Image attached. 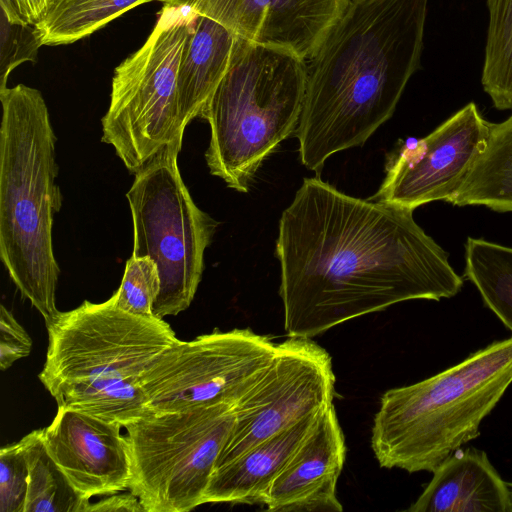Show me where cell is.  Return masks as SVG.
Instances as JSON below:
<instances>
[{"instance_id": "44dd1931", "label": "cell", "mask_w": 512, "mask_h": 512, "mask_svg": "<svg viewBox=\"0 0 512 512\" xmlns=\"http://www.w3.org/2000/svg\"><path fill=\"white\" fill-rule=\"evenodd\" d=\"M465 259L466 277L485 305L512 332V248L469 237Z\"/></svg>"}, {"instance_id": "ba28073f", "label": "cell", "mask_w": 512, "mask_h": 512, "mask_svg": "<svg viewBox=\"0 0 512 512\" xmlns=\"http://www.w3.org/2000/svg\"><path fill=\"white\" fill-rule=\"evenodd\" d=\"M198 14L164 4L145 43L115 68L102 142L137 174L178 132L177 79L183 50Z\"/></svg>"}, {"instance_id": "6da1fadb", "label": "cell", "mask_w": 512, "mask_h": 512, "mask_svg": "<svg viewBox=\"0 0 512 512\" xmlns=\"http://www.w3.org/2000/svg\"><path fill=\"white\" fill-rule=\"evenodd\" d=\"M413 211L305 178L276 242L287 335L312 338L400 302L455 296L463 279Z\"/></svg>"}, {"instance_id": "7a4b0ae2", "label": "cell", "mask_w": 512, "mask_h": 512, "mask_svg": "<svg viewBox=\"0 0 512 512\" xmlns=\"http://www.w3.org/2000/svg\"><path fill=\"white\" fill-rule=\"evenodd\" d=\"M428 0H351L307 65L295 131L302 164L320 171L363 145L394 113L420 67Z\"/></svg>"}, {"instance_id": "ac0fdd59", "label": "cell", "mask_w": 512, "mask_h": 512, "mask_svg": "<svg viewBox=\"0 0 512 512\" xmlns=\"http://www.w3.org/2000/svg\"><path fill=\"white\" fill-rule=\"evenodd\" d=\"M240 37L215 20L198 15L187 38L177 79L178 132L199 117L226 74Z\"/></svg>"}, {"instance_id": "d4e9b609", "label": "cell", "mask_w": 512, "mask_h": 512, "mask_svg": "<svg viewBox=\"0 0 512 512\" xmlns=\"http://www.w3.org/2000/svg\"><path fill=\"white\" fill-rule=\"evenodd\" d=\"M160 291L156 263L149 257L127 260L122 282L113 294L116 305L131 314L153 317V305Z\"/></svg>"}, {"instance_id": "cb8c5ba5", "label": "cell", "mask_w": 512, "mask_h": 512, "mask_svg": "<svg viewBox=\"0 0 512 512\" xmlns=\"http://www.w3.org/2000/svg\"><path fill=\"white\" fill-rule=\"evenodd\" d=\"M0 91L11 72L24 62H36L43 45L35 24L27 22L13 0H0Z\"/></svg>"}, {"instance_id": "7c38bea8", "label": "cell", "mask_w": 512, "mask_h": 512, "mask_svg": "<svg viewBox=\"0 0 512 512\" xmlns=\"http://www.w3.org/2000/svg\"><path fill=\"white\" fill-rule=\"evenodd\" d=\"M491 124L474 102L468 103L426 137L397 147L369 199L412 210L433 201L451 202L482 153Z\"/></svg>"}, {"instance_id": "d6986e66", "label": "cell", "mask_w": 512, "mask_h": 512, "mask_svg": "<svg viewBox=\"0 0 512 512\" xmlns=\"http://www.w3.org/2000/svg\"><path fill=\"white\" fill-rule=\"evenodd\" d=\"M450 203L512 212V114L491 124L482 153Z\"/></svg>"}, {"instance_id": "7402d4cb", "label": "cell", "mask_w": 512, "mask_h": 512, "mask_svg": "<svg viewBox=\"0 0 512 512\" xmlns=\"http://www.w3.org/2000/svg\"><path fill=\"white\" fill-rule=\"evenodd\" d=\"M29 468L24 512H87L90 501L74 491L50 457L43 440V429L21 439Z\"/></svg>"}, {"instance_id": "5b68a950", "label": "cell", "mask_w": 512, "mask_h": 512, "mask_svg": "<svg viewBox=\"0 0 512 512\" xmlns=\"http://www.w3.org/2000/svg\"><path fill=\"white\" fill-rule=\"evenodd\" d=\"M512 384V337L417 383L387 390L373 420L380 467L433 472L464 444Z\"/></svg>"}, {"instance_id": "52a82bcc", "label": "cell", "mask_w": 512, "mask_h": 512, "mask_svg": "<svg viewBox=\"0 0 512 512\" xmlns=\"http://www.w3.org/2000/svg\"><path fill=\"white\" fill-rule=\"evenodd\" d=\"M183 138L160 151L126 194L133 223L135 257L157 265L160 291L153 316L177 315L192 303L204 270V252L217 223L193 201L178 168Z\"/></svg>"}, {"instance_id": "9a60e30c", "label": "cell", "mask_w": 512, "mask_h": 512, "mask_svg": "<svg viewBox=\"0 0 512 512\" xmlns=\"http://www.w3.org/2000/svg\"><path fill=\"white\" fill-rule=\"evenodd\" d=\"M345 458V438L332 404L320 412L266 490L262 505L270 512L342 511L336 487Z\"/></svg>"}, {"instance_id": "2e32d148", "label": "cell", "mask_w": 512, "mask_h": 512, "mask_svg": "<svg viewBox=\"0 0 512 512\" xmlns=\"http://www.w3.org/2000/svg\"><path fill=\"white\" fill-rule=\"evenodd\" d=\"M409 512H512L510 488L487 454L459 448L433 472Z\"/></svg>"}, {"instance_id": "8992f818", "label": "cell", "mask_w": 512, "mask_h": 512, "mask_svg": "<svg viewBox=\"0 0 512 512\" xmlns=\"http://www.w3.org/2000/svg\"><path fill=\"white\" fill-rule=\"evenodd\" d=\"M306 83L305 60L240 38L199 114L210 126L205 152L210 173L247 192L263 161L296 131Z\"/></svg>"}, {"instance_id": "484cf974", "label": "cell", "mask_w": 512, "mask_h": 512, "mask_svg": "<svg viewBox=\"0 0 512 512\" xmlns=\"http://www.w3.org/2000/svg\"><path fill=\"white\" fill-rule=\"evenodd\" d=\"M29 468L23 443L0 450V512H24Z\"/></svg>"}, {"instance_id": "4316f807", "label": "cell", "mask_w": 512, "mask_h": 512, "mask_svg": "<svg viewBox=\"0 0 512 512\" xmlns=\"http://www.w3.org/2000/svg\"><path fill=\"white\" fill-rule=\"evenodd\" d=\"M32 340L13 314L1 305L0 312V368L7 370L15 361L28 356Z\"/></svg>"}, {"instance_id": "277c9868", "label": "cell", "mask_w": 512, "mask_h": 512, "mask_svg": "<svg viewBox=\"0 0 512 512\" xmlns=\"http://www.w3.org/2000/svg\"><path fill=\"white\" fill-rule=\"evenodd\" d=\"M0 258L46 325L60 313V268L52 226L62 206L56 136L41 92L24 84L0 91Z\"/></svg>"}, {"instance_id": "ffe728a7", "label": "cell", "mask_w": 512, "mask_h": 512, "mask_svg": "<svg viewBox=\"0 0 512 512\" xmlns=\"http://www.w3.org/2000/svg\"><path fill=\"white\" fill-rule=\"evenodd\" d=\"M150 1L153 0H54L36 27L43 45L71 44Z\"/></svg>"}, {"instance_id": "83f0119b", "label": "cell", "mask_w": 512, "mask_h": 512, "mask_svg": "<svg viewBox=\"0 0 512 512\" xmlns=\"http://www.w3.org/2000/svg\"><path fill=\"white\" fill-rule=\"evenodd\" d=\"M146 512L139 498L129 492H117L106 495L99 501L89 503L87 512Z\"/></svg>"}, {"instance_id": "3957f363", "label": "cell", "mask_w": 512, "mask_h": 512, "mask_svg": "<svg viewBox=\"0 0 512 512\" xmlns=\"http://www.w3.org/2000/svg\"><path fill=\"white\" fill-rule=\"evenodd\" d=\"M46 327L48 348L39 379L58 407L123 428L151 414L141 379L179 340L167 322L128 313L112 295L102 303L84 301L60 312Z\"/></svg>"}, {"instance_id": "f1b7e54d", "label": "cell", "mask_w": 512, "mask_h": 512, "mask_svg": "<svg viewBox=\"0 0 512 512\" xmlns=\"http://www.w3.org/2000/svg\"><path fill=\"white\" fill-rule=\"evenodd\" d=\"M54 0H13L20 15L31 24H38Z\"/></svg>"}, {"instance_id": "603a6c76", "label": "cell", "mask_w": 512, "mask_h": 512, "mask_svg": "<svg viewBox=\"0 0 512 512\" xmlns=\"http://www.w3.org/2000/svg\"><path fill=\"white\" fill-rule=\"evenodd\" d=\"M489 23L481 82L499 110L512 109V0H487Z\"/></svg>"}, {"instance_id": "f546056e", "label": "cell", "mask_w": 512, "mask_h": 512, "mask_svg": "<svg viewBox=\"0 0 512 512\" xmlns=\"http://www.w3.org/2000/svg\"><path fill=\"white\" fill-rule=\"evenodd\" d=\"M510 488V496H511V505H512V483H508Z\"/></svg>"}, {"instance_id": "30bf717a", "label": "cell", "mask_w": 512, "mask_h": 512, "mask_svg": "<svg viewBox=\"0 0 512 512\" xmlns=\"http://www.w3.org/2000/svg\"><path fill=\"white\" fill-rule=\"evenodd\" d=\"M276 346L270 337L249 328L178 340L142 376L147 408L151 413L235 408L272 361Z\"/></svg>"}, {"instance_id": "4fadbf2b", "label": "cell", "mask_w": 512, "mask_h": 512, "mask_svg": "<svg viewBox=\"0 0 512 512\" xmlns=\"http://www.w3.org/2000/svg\"><path fill=\"white\" fill-rule=\"evenodd\" d=\"M215 20L249 42L310 60L351 0H158Z\"/></svg>"}, {"instance_id": "9c48e42d", "label": "cell", "mask_w": 512, "mask_h": 512, "mask_svg": "<svg viewBox=\"0 0 512 512\" xmlns=\"http://www.w3.org/2000/svg\"><path fill=\"white\" fill-rule=\"evenodd\" d=\"M227 405L151 413L126 425L129 491L146 512H187L204 504L217 459L232 431Z\"/></svg>"}, {"instance_id": "8fae6325", "label": "cell", "mask_w": 512, "mask_h": 512, "mask_svg": "<svg viewBox=\"0 0 512 512\" xmlns=\"http://www.w3.org/2000/svg\"><path fill=\"white\" fill-rule=\"evenodd\" d=\"M335 374L329 353L308 337L288 336L234 408L232 431L217 459L222 465L333 404Z\"/></svg>"}, {"instance_id": "5bb4252c", "label": "cell", "mask_w": 512, "mask_h": 512, "mask_svg": "<svg viewBox=\"0 0 512 512\" xmlns=\"http://www.w3.org/2000/svg\"><path fill=\"white\" fill-rule=\"evenodd\" d=\"M119 423L58 407L43 428L45 447L74 491L84 501L129 489L131 457Z\"/></svg>"}, {"instance_id": "e0dca14e", "label": "cell", "mask_w": 512, "mask_h": 512, "mask_svg": "<svg viewBox=\"0 0 512 512\" xmlns=\"http://www.w3.org/2000/svg\"><path fill=\"white\" fill-rule=\"evenodd\" d=\"M320 412L216 466L204 495V504L262 505L266 490L309 433Z\"/></svg>"}]
</instances>
